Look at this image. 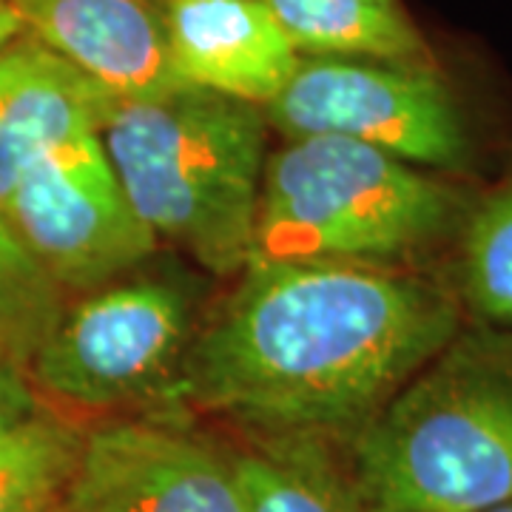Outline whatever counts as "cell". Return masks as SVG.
Wrapping results in <instances>:
<instances>
[{"mask_svg": "<svg viewBox=\"0 0 512 512\" xmlns=\"http://www.w3.org/2000/svg\"><path fill=\"white\" fill-rule=\"evenodd\" d=\"M23 35L69 60L117 100L183 86L174 69L165 9L154 0H12Z\"/></svg>", "mask_w": 512, "mask_h": 512, "instance_id": "cell-9", "label": "cell"}, {"mask_svg": "<svg viewBox=\"0 0 512 512\" xmlns=\"http://www.w3.org/2000/svg\"><path fill=\"white\" fill-rule=\"evenodd\" d=\"M55 512H245L231 464L163 424L89 433Z\"/></svg>", "mask_w": 512, "mask_h": 512, "instance_id": "cell-8", "label": "cell"}, {"mask_svg": "<svg viewBox=\"0 0 512 512\" xmlns=\"http://www.w3.org/2000/svg\"><path fill=\"white\" fill-rule=\"evenodd\" d=\"M134 214L217 276L248 268L265 171L259 106L183 83L114 100L100 126Z\"/></svg>", "mask_w": 512, "mask_h": 512, "instance_id": "cell-2", "label": "cell"}, {"mask_svg": "<svg viewBox=\"0 0 512 512\" xmlns=\"http://www.w3.org/2000/svg\"><path fill=\"white\" fill-rule=\"evenodd\" d=\"M63 311V291L0 217V353L26 365Z\"/></svg>", "mask_w": 512, "mask_h": 512, "instance_id": "cell-15", "label": "cell"}, {"mask_svg": "<svg viewBox=\"0 0 512 512\" xmlns=\"http://www.w3.org/2000/svg\"><path fill=\"white\" fill-rule=\"evenodd\" d=\"M302 57H373L430 63L402 0H265Z\"/></svg>", "mask_w": 512, "mask_h": 512, "instance_id": "cell-12", "label": "cell"}, {"mask_svg": "<svg viewBox=\"0 0 512 512\" xmlns=\"http://www.w3.org/2000/svg\"><path fill=\"white\" fill-rule=\"evenodd\" d=\"M453 214L447 185L382 148L296 137L265 160L251 262L402 256L444 234Z\"/></svg>", "mask_w": 512, "mask_h": 512, "instance_id": "cell-4", "label": "cell"}, {"mask_svg": "<svg viewBox=\"0 0 512 512\" xmlns=\"http://www.w3.org/2000/svg\"><path fill=\"white\" fill-rule=\"evenodd\" d=\"M245 512H373L302 444L254 450L231 461Z\"/></svg>", "mask_w": 512, "mask_h": 512, "instance_id": "cell-13", "label": "cell"}, {"mask_svg": "<svg viewBox=\"0 0 512 512\" xmlns=\"http://www.w3.org/2000/svg\"><path fill=\"white\" fill-rule=\"evenodd\" d=\"M0 217L60 291L109 285L157 248L111 168L100 131L40 157Z\"/></svg>", "mask_w": 512, "mask_h": 512, "instance_id": "cell-7", "label": "cell"}, {"mask_svg": "<svg viewBox=\"0 0 512 512\" xmlns=\"http://www.w3.org/2000/svg\"><path fill=\"white\" fill-rule=\"evenodd\" d=\"M188 322L191 305L180 285L109 282L63 308L26 365L46 393L83 407L163 396L183 359Z\"/></svg>", "mask_w": 512, "mask_h": 512, "instance_id": "cell-6", "label": "cell"}, {"mask_svg": "<svg viewBox=\"0 0 512 512\" xmlns=\"http://www.w3.org/2000/svg\"><path fill=\"white\" fill-rule=\"evenodd\" d=\"M262 114L291 140L348 137L410 165L458 168L470 151L456 97L433 63L302 57Z\"/></svg>", "mask_w": 512, "mask_h": 512, "instance_id": "cell-5", "label": "cell"}, {"mask_svg": "<svg viewBox=\"0 0 512 512\" xmlns=\"http://www.w3.org/2000/svg\"><path fill=\"white\" fill-rule=\"evenodd\" d=\"M487 512H512V504L507 501V504H498V507H493V510H487Z\"/></svg>", "mask_w": 512, "mask_h": 512, "instance_id": "cell-19", "label": "cell"}, {"mask_svg": "<svg viewBox=\"0 0 512 512\" xmlns=\"http://www.w3.org/2000/svg\"><path fill=\"white\" fill-rule=\"evenodd\" d=\"M35 413V393L20 370V362L0 353V436H6L12 427Z\"/></svg>", "mask_w": 512, "mask_h": 512, "instance_id": "cell-17", "label": "cell"}, {"mask_svg": "<svg viewBox=\"0 0 512 512\" xmlns=\"http://www.w3.org/2000/svg\"><path fill=\"white\" fill-rule=\"evenodd\" d=\"M464 293L478 316L512 328V183L481 202L467 225Z\"/></svg>", "mask_w": 512, "mask_h": 512, "instance_id": "cell-16", "label": "cell"}, {"mask_svg": "<svg viewBox=\"0 0 512 512\" xmlns=\"http://www.w3.org/2000/svg\"><path fill=\"white\" fill-rule=\"evenodd\" d=\"M114 100L35 37L0 49V211L40 157L100 131Z\"/></svg>", "mask_w": 512, "mask_h": 512, "instance_id": "cell-11", "label": "cell"}, {"mask_svg": "<svg viewBox=\"0 0 512 512\" xmlns=\"http://www.w3.org/2000/svg\"><path fill=\"white\" fill-rule=\"evenodd\" d=\"M80 441L74 427L43 413L0 436V512H55Z\"/></svg>", "mask_w": 512, "mask_h": 512, "instance_id": "cell-14", "label": "cell"}, {"mask_svg": "<svg viewBox=\"0 0 512 512\" xmlns=\"http://www.w3.org/2000/svg\"><path fill=\"white\" fill-rule=\"evenodd\" d=\"M20 35H23V26L12 9V0H0V49H6Z\"/></svg>", "mask_w": 512, "mask_h": 512, "instance_id": "cell-18", "label": "cell"}, {"mask_svg": "<svg viewBox=\"0 0 512 512\" xmlns=\"http://www.w3.org/2000/svg\"><path fill=\"white\" fill-rule=\"evenodd\" d=\"M453 299L356 262H251L163 390L282 436L362 427L456 339Z\"/></svg>", "mask_w": 512, "mask_h": 512, "instance_id": "cell-1", "label": "cell"}, {"mask_svg": "<svg viewBox=\"0 0 512 512\" xmlns=\"http://www.w3.org/2000/svg\"><path fill=\"white\" fill-rule=\"evenodd\" d=\"M373 512H487L512 501V365L484 350L433 359L356 433Z\"/></svg>", "mask_w": 512, "mask_h": 512, "instance_id": "cell-3", "label": "cell"}, {"mask_svg": "<svg viewBox=\"0 0 512 512\" xmlns=\"http://www.w3.org/2000/svg\"><path fill=\"white\" fill-rule=\"evenodd\" d=\"M165 29L183 83L265 109L302 55L265 0H165Z\"/></svg>", "mask_w": 512, "mask_h": 512, "instance_id": "cell-10", "label": "cell"}]
</instances>
